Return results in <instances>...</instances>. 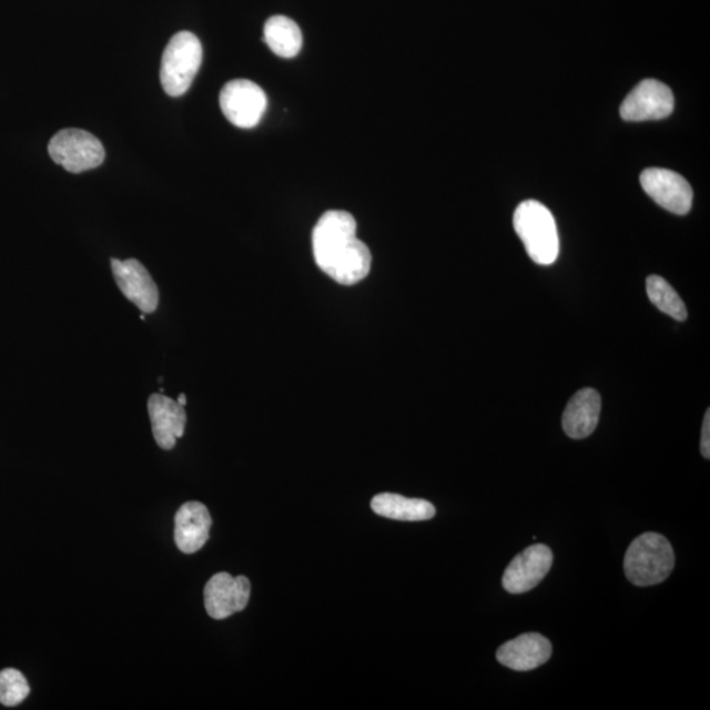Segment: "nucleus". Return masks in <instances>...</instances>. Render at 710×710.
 I'll return each mask as SVG.
<instances>
[{"instance_id": "nucleus-20", "label": "nucleus", "mask_w": 710, "mask_h": 710, "mask_svg": "<svg viewBox=\"0 0 710 710\" xmlns=\"http://www.w3.org/2000/svg\"><path fill=\"white\" fill-rule=\"evenodd\" d=\"M701 454L702 457L710 458V410H707L701 430Z\"/></svg>"}, {"instance_id": "nucleus-15", "label": "nucleus", "mask_w": 710, "mask_h": 710, "mask_svg": "<svg viewBox=\"0 0 710 710\" xmlns=\"http://www.w3.org/2000/svg\"><path fill=\"white\" fill-rule=\"evenodd\" d=\"M601 414V397L594 388H584L568 402L562 417L566 435L584 439L592 435Z\"/></svg>"}, {"instance_id": "nucleus-19", "label": "nucleus", "mask_w": 710, "mask_h": 710, "mask_svg": "<svg viewBox=\"0 0 710 710\" xmlns=\"http://www.w3.org/2000/svg\"><path fill=\"white\" fill-rule=\"evenodd\" d=\"M30 686L24 674L18 670L6 669L0 672V702L6 707H16L30 694Z\"/></svg>"}, {"instance_id": "nucleus-2", "label": "nucleus", "mask_w": 710, "mask_h": 710, "mask_svg": "<svg viewBox=\"0 0 710 710\" xmlns=\"http://www.w3.org/2000/svg\"><path fill=\"white\" fill-rule=\"evenodd\" d=\"M514 226L529 257L538 265L548 266L559 255L556 219L548 207L537 201L523 202L515 211Z\"/></svg>"}, {"instance_id": "nucleus-11", "label": "nucleus", "mask_w": 710, "mask_h": 710, "mask_svg": "<svg viewBox=\"0 0 710 710\" xmlns=\"http://www.w3.org/2000/svg\"><path fill=\"white\" fill-rule=\"evenodd\" d=\"M113 278L128 301L132 302L142 314H153L159 307L160 294L158 284L138 260H111Z\"/></svg>"}, {"instance_id": "nucleus-16", "label": "nucleus", "mask_w": 710, "mask_h": 710, "mask_svg": "<svg viewBox=\"0 0 710 710\" xmlns=\"http://www.w3.org/2000/svg\"><path fill=\"white\" fill-rule=\"evenodd\" d=\"M372 509L378 516L397 521H426L435 517L436 508L423 499H408L396 494H379L373 497Z\"/></svg>"}, {"instance_id": "nucleus-12", "label": "nucleus", "mask_w": 710, "mask_h": 710, "mask_svg": "<svg viewBox=\"0 0 710 710\" xmlns=\"http://www.w3.org/2000/svg\"><path fill=\"white\" fill-rule=\"evenodd\" d=\"M148 410L155 443L163 450H172L186 428V410L172 397L161 394L149 397Z\"/></svg>"}, {"instance_id": "nucleus-3", "label": "nucleus", "mask_w": 710, "mask_h": 710, "mask_svg": "<svg viewBox=\"0 0 710 710\" xmlns=\"http://www.w3.org/2000/svg\"><path fill=\"white\" fill-rule=\"evenodd\" d=\"M674 554L669 539L658 532H645L630 544L623 560V570L630 584L650 587L670 577Z\"/></svg>"}, {"instance_id": "nucleus-10", "label": "nucleus", "mask_w": 710, "mask_h": 710, "mask_svg": "<svg viewBox=\"0 0 710 710\" xmlns=\"http://www.w3.org/2000/svg\"><path fill=\"white\" fill-rule=\"evenodd\" d=\"M552 566V551L546 545H532L514 558L503 575V587L509 594L531 591L545 579Z\"/></svg>"}, {"instance_id": "nucleus-17", "label": "nucleus", "mask_w": 710, "mask_h": 710, "mask_svg": "<svg viewBox=\"0 0 710 710\" xmlns=\"http://www.w3.org/2000/svg\"><path fill=\"white\" fill-rule=\"evenodd\" d=\"M264 36L268 48L282 59H294L302 51L303 34L293 19L283 16L270 18Z\"/></svg>"}, {"instance_id": "nucleus-18", "label": "nucleus", "mask_w": 710, "mask_h": 710, "mask_svg": "<svg viewBox=\"0 0 710 710\" xmlns=\"http://www.w3.org/2000/svg\"><path fill=\"white\" fill-rule=\"evenodd\" d=\"M646 291H648L649 300L659 311L678 320V322H684L687 318L686 304L662 276H649L646 281Z\"/></svg>"}, {"instance_id": "nucleus-13", "label": "nucleus", "mask_w": 710, "mask_h": 710, "mask_svg": "<svg viewBox=\"0 0 710 710\" xmlns=\"http://www.w3.org/2000/svg\"><path fill=\"white\" fill-rule=\"evenodd\" d=\"M551 643L538 633L523 635L500 646L496 652L499 663L510 670L527 672L536 670L551 658Z\"/></svg>"}, {"instance_id": "nucleus-14", "label": "nucleus", "mask_w": 710, "mask_h": 710, "mask_svg": "<svg viewBox=\"0 0 710 710\" xmlns=\"http://www.w3.org/2000/svg\"><path fill=\"white\" fill-rule=\"evenodd\" d=\"M212 518L202 503L183 504L175 516V544L184 554H194L207 544Z\"/></svg>"}, {"instance_id": "nucleus-4", "label": "nucleus", "mask_w": 710, "mask_h": 710, "mask_svg": "<svg viewBox=\"0 0 710 710\" xmlns=\"http://www.w3.org/2000/svg\"><path fill=\"white\" fill-rule=\"evenodd\" d=\"M202 60L203 48L194 33L174 34L161 62V83L166 94L174 98L186 94L201 69Z\"/></svg>"}, {"instance_id": "nucleus-6", "label": "nucleus", "mask_w": 710, "mask_h": 710, "mask_svg": "<svg viewBox=\"0 0 710 710\" xmlns=\"http://www.w3.org/2000/svg\"><path fill=\"white\" fill-rule=\"evenodd\" d=\"M220 106L233 125L251 130L258 125L267 109V97L257 83L234 80L220 92Z\"/></svg>"}, {"instance_id": "nucleus-9", "label": "nucleus", "mask_w": 710, "mask_h": 710, "mask_svg": "<svg viewBox=\"0 0 710 710\" xmlns=\"http://www.w3.org/2000/svg\"><path fill=\"white\" fill-rule=\"evenodd\" d=\"M251 588V581L246 577L234 578L229 572L213 575L204 587L205 610L212 619H229L246 608Z\"/></svg>"}, {"instance_id": "nucleus-8", "label": "nucleus", "mask_w": 710, "mask_h": 710, "mask_svg": "<svg viewBox=\"0 0 710 710\" xmlns=\"http://www.w3.org/2000/svg\"><path fill=\"white\" fill-rule=\"evenodd\" d=\"M642 189L660 207L674 213L687 215L692 207L693 191L686 178L671 170L651 168L642 172Z\"/></svg>"}, {"instance_id": "nucleus-21", "label": "nucleus", "mask_w": 710, "mask_h": 710, "mask_svg": "<svg viewBox=\"0 0 710 710\" xmlns=\"http://www.w3.org/2000/svg\"><path fill=\"white\" fill-rule=\"evenodd\" d=\"M176 402L180 403L182 407H186V404H187L186 395L181 394L180 396H178Z\"/></svg>"}, {"instance_id": "nucleus-7", "label": "nucleus", "mask_w": 710, "mask_h": 710, "mask_svg": "<svg viewBox=\"0 0 710 710\" xmlns=\"http://www.w3.org/2000/svg\"><path fill=\"white\" fill-rule=\"evenodd\" d=\"M673 106V94L667 84L657 80H645L625 98L620 115L625 122L662 120L671 115Z\"/></svg>"}, {"instance_id": "nucleus-1", "label": "nucleus", "mask_w": 710, "mask_h": 710, "mask_svg": "<svg viewBox=\"0 0 710 710\" xmlns=\"http://www.w3.org/2000/svg\"><path fill=\"white\" fill-rule=\"evenodd\" d=\"M312 248L318 268L343 286L371 274V248L357 237V222L349 212H325L312 232Z\"/></svg>"}, {"instance_id": "nucleus-5", "label": "nucleus", "mask_w": 710, "mask_h": 710, "mask_svg": "<svg viewBox=\"0 0 710 710\" xmlns=\"http://www.w3.org/2000/svg\"><path fill=\"white\" fill-rule=\"evenodd\" d=\"M49 154L70 173H83L101 166L105 152L102 142L94 134L83 130H62L49 142Z\"/></svg>"}]
</instances>
